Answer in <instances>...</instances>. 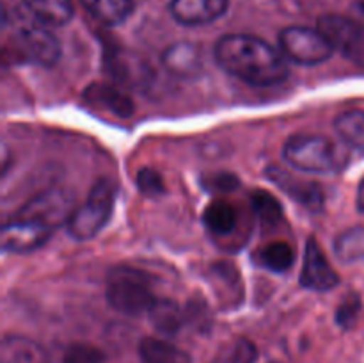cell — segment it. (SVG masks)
Here are the masks:
<instances>
[{
  "label": "cell",
  "mask_w": 364,
  "mask_h": 363,
  "mask_svg": "<svg viewBox=\"0 0 364 363\" xmlns=\"http://www.w3.org/2000/svg\"><path fill=\"white\" fill-rule=\"evenodd\" d=\"M215 60L231 77L258 88L281 84L290 77L283 53L251 34H228L217 41Z\"/></svg>",
  "instance_id": "obj_1"
},
{
  "label": "cell",
  "mask_w": 364,
  "mask_h": 363,
  "mask_svg": "<svg viewBox=\"0 0 364 363\" xmlns=\"http://www.w3.org/2000/svg\"><path fill=\"white\" fill-rule=\"evenodd\" d=\"M155 278L135 267H114L107 278V302L110 308L128 317L148 313L159 298L155 295Z\"/></svg>",
  "instance_id": "obj_2"
},
{
  "label": "cell",
  "mask_w": 364,
  "mask_h": 363,
  "mask_svg": "<svg viewBox=\"0 0 364 363\" xmlns=\"http://www.w3.org/2000/svg\"><path fill=\"white\" fill-rule=\"evenodd\" d=\"M283 159L294 169L315 174L340 173L347 155L340 146L322 135H294L283 146Z\"/></svg>",
  "instance_id": "obj_3"
},
{
  "label": "cell",
  "mask_w": 364,
  "mask_h": 363,
  "mask_svg": "<svg viewBox=\"0 0 364 363\" xmlns=\"http://www.w3.org/2000/svg\"><path fill=\"white\" fill-rule=\"evenodd\" d=\"M11 50L16 59L50 68L59 60L60 43L45 23L32 18H18L9 36Z\"/></svg>",
  "instance_id": "obj_4"
},
{
  "label": "cell",
  "mask_w": 364,
  "mask_h": 363,
  "mask_svg": "<svg viewBox=\"0 0 364 363\" xmlns=\"http://www.w3.org/2000/svg\"><path fill=\"white\" fill-rule=\"evenodd\" d=\"M116 203V185L109 178H102L92 185L87 199L78 206L68 223V233L75 241H91L112 217Z\"/></svg>",
  "instance_id": "obj_5"
},
{
  "label": "cell",
  "mask_w": 364,
  "mask_h": 363,
  "mask_svg": "<svg viewBox=\"0 0 364 363\" xmlns=\"http://www.w3.org/2000/svg\"><path fill=\"white\" fill-rule=\"evenodd\" d=\"M281 53L291 63L315 66L331 59L334 48L318 27H287L279 34Z\"/></svg>",
  "instance_id": "obj_6"
},
{
  "label": "cell",
  "mask_w": 364,
  "mask_h": 363,
  "mask_svg": "<svg viewBox=\"0 0 364 363\" xmlns=\"http://www.w3.org/2000/svg\"><path fill=\"white\" fill-rule=\"evenodd\" d=\"M73 212V194L66 189L53 187L28 199L13 217L32 221L55 231L59 226L70 223Z\"/></svg>",
  "instance_id": "obj_7"
},
{
  "label": "cell",
  "mask_w": 364,
  "mask_h": 363,
  "mask_svg": "<svg viewBox=\"0 0 364 363\" xmlns=\"http://www.w3.org/2000/svg\"><path fill=\"white\" fill-rule=\"evenodd\" d=\"M318 28L323 32L334 50L348 60L364 66V25L354 18L340 14H326L318 20Z\"/></svg>",
  "instance_id": "obj_8"
},
{
  "label": "cell",
  "mask_w": 364,
  "mask_h": 363,
  "mask_svg": "<svg viewBox=\"0 0 364 363\" xmlns=\"http://www.w3.org/2000/svg\"><path fill=\"white\" fill-rule=\"evenodd\" d=\"M338 283H340V276L331 267V263L327 262L323 249L320 248L318 242L311 237L306 242L304 260H302L301 270V285L304 288H309V290L327 292L338 287Z\"/></svg>",
  "instance_id": "obj_9"
},
{
  "label": "cell",
  "mask_w": 364,
  "mask_h": 363,
  "mask_svg": "<svg viewBox=\"0 0 364 363\" xmlns=\"http://www.w3.org/2000/svg\"><path fill=\"white\" fill-rule=\"evenodd\" d=\"M52 233V230L41 226V224L13 217L2 228V237H0L2 238V251L18 253V255L31 253L46 244Z\"/></svg>",
  "instance_id": "obj_10"
},
{
  "label": "cell",
  "mask_w": 364,
  "mask_h": 363,
  "mask_svg": "<svg viewBox=\"0 0 364 363\" xmlns=\"http://www.w3.org/2000/svg\"><path fill=\"white\" fill-rule=\"evenodd\" d=\"M228 6L230 0H171L169 11L178 23L196 27L219 20Z\"/></svg>",
  "instance_id": "obj_11"
},
{
  "label": "cell",
  "mask_w": 364,
  "mask_h": 363,
  "mask_svg": "<svg viewBox=\"0 0 364 363\" xmlns=\"http://www.w3.org/2000/svg\"><path fill=\"white\" fill-rule=\"evenodd\" d=\"M267 177L270 182L277 185L283 192H287L290 198L299 201L301 205L308 206V209H320L323 203L322 189L316 184H309V182L299 180L294 174L287 173V171L279 169V167H269L267 169Z\"/></svg>",
  "instance_id": "obj_12"
},
{
  "label": "cell",
  "mask_w": 364,
  "mask_h": 363,
  "mask_svg": "<svg viewBox=\"0 0 364 363\" xmlns=\"http://www.w3.org/2000/svg\"><path fill=\"white\" fill-rule=\"evenodd\" d=\"M84 98L91 107L105 112H112L117 117H128L134 114V102L119 88L109 84H92L84 93Z\"/></svg>",
  "instance_id": "obj_13"
},
{
  "label": "cell",
  "mask_w": 364,
  "mask_h": 363,
  "mask_svg": "<svg viewBox=\"0 0 364 363\" xmlns=\"http://www.w3.org/2000/svg\"><path fill=\"white\" fill-rule=\"evenodd\" d=\"M164 66L178 77H191L201 70V53L192 43L180 41L171 45L162 57Z\"/></svg>",
  "instance_id": "obj_14"
},
{
  "label": "cell",
  "mask_w": 364,
  "mask_h": 363,
  "mask_svg": "<svg viewBox=\"0 0 364 363\" xmlns=\"http://www.w3.org/2000/svg\"><path fill=\"white\" fill-rule=\"evenodd\" d=\"M203 224L213 237H228L238 226V214L226 199H213L203 212Z\"/></svg>",
  "instance_id": "obj_15"
},
{
  "label": "cell",
  "mask_w": 364,
  "mask_h": 363,
  "mask_svg": "<svg viewBox=\"0 0 364 363\" xmlns=\"http://www.w3.org/2000/svg\"><path fill=\"white\" fill-rule=\"evenodd\" d=\"M142 363H192L191 354L164 338L146 337L139 344Z\"/></svg>",
  "instance_id": "obj_16"
},
{
  "label": "cell",
  "mask_w": 364,
  "mask_h": 363,
  "mask_svg": "<svg viewBox=\"0 0 364 363\" xmlns=\"http://www.w3.org/2000/svg\"><path fill=\"white\" fill-rule=\"evenodd\" d=\"M80 4L96 21L109 27L123 23L134 13V0H80Z\"/></svg>",
  "instance_id": "obj_17"
},
{
  "label": "cell",
  "mask_w": 364,
  "mask_h": 363,
  "mask_svg": "<svg viewBox=\"0 0 364 363\" xmlns=\"http://www.w3.org/2000/svg\"><path fill=\"white\" fill-rule=\"evenodd\" d=\"M153 327L166 337H173L183 327L185 312L173 299L159 298L148 312Z\"/></svg>",
  "instance_id": "obj_18"
},
{
  "label": "cell",
  "mask_w": 364,
  "mask_h": 363,
  "mask_svg": "<svg viewBox=\"0 0 364 363\" xmlns=\"http://www.w3.org/2000/svg\"><path fill=\"white\" fill-rule=\"evenodd\" d=\"M45 352L23 337H6L0 345V363H46Z\"/></svg>",
  "instance_id": "obj_19"
},
{
  "label": "cell",
  "mask_w": 364,
  "mask_h": 363,
  "mask_svg": "<svg viewBox=\"0 0 364 363\" xmlns=\"http://www.w3.org/2000/svg\"><path fill=\"white\" fill-rule=\"evenodd\" d=\"M28 13L50 27H63L73 18L71 0H23Z\"/></svg>",
  "instance_id": "obj_20"
},
{
  "label": "cell",
  "mask_w": 364,
  "mask_h": 363,
  "mask_svg": "<svg viewBox=\"0 0 364 363\" xmlns=\"http://www.w3.org/2000/svg\"><path fill=\"white\" fill-rule=\"evenodd\" d=\"M256 265L272 273H287L295 263V251L288 242H269L259 248L255 255Z\"/></svg>",
  "instance_id": "obj_21"
},
{
  "label": "cell",
  "mask_w": 364,
  "mask_h": 363,
  "mask_svg": "<svg viewBox=\"0 0 364 363\" xmlns=\"http://www.w3.org/2000/svg\"><path fill=\"white\" fill-rule=\"evenodd\" d=\"M338 137L364 155V110H347L334 120Z\"/></svg>",
  "instance_id": "obj_22"
},
{
  "label": "cell",
  "mask_w": 364,
  "mask_h": 363,
  "mask_svg": "<svg viewBox=\"0 0 364 363\" xmlns=\"http://www.w3.org/2000/svg\"><path fill=\"white\" fill-rule=\"evenodd\" d=\"M109 71L112 77L121 80V84L130 85H141L148 80V68L141 66L139 60L132 59L128 53H116L110 56L109 60Z\"/></svg>",
  "instance_id": "obj_23"
},
{
  "label": "cell",
  "mask_w": 364,
  "mask_h": 363,
  "mask_svg": "<svg viewBox=\"0 0 364 363\" xmlns=\"http://www.w3.org/2000/svg\"><path fill=\"white\" fill-rule=\"evenodd\" d=\"M334 253L343 263H355L364 260V226L345 230L334 242Z\"/></svg>",
  "instance_id": "obj_24"
},
{
  "label": "cell",
  "mask_w": 364,
  "mask_h": 363,
  "mask_svg": "<svg viewBox=\"0 0 364 363\" xmlns=\"http://www.w3.org/2000/svg\"><path fill=\"white\" fill-rule=\"evenodd\" d=\"M252 210L263 230H276L283 223L281 203L267 191H256L252 194Z\"/></svg>",
  "instance_id": "obj_25"
},
{
  "label": "cell",
  "mask_w": 364,
  "mask_h": 363,
  "mask_svg": "<svg viewBox=\"0 0 364 363\" xmlns=\"http://www.w3.org/2000/svg\"><path fill=\"white\" fill-rule=\"evenodd\" d=\"M258 349L249 338H237L224 345L210 363H256Z\"/></svg>",
  "instance_id": "obj_26"
},
{
  "label": "cell",
  "mask_w": 364,
  "mask_h": 363,
  "mask_svg": "<svg viewBox=\"0 0 364 363\" xmlns=\"http://www.w3.org/2000/svg\"><path fill=\"white\" fill-rule=\"evenodd\" d=\"M137 189L146 198H159L166 192V184L159 171L151 167H142L137 173Z\"/></svg>",
  "instance_id": "obj_27"
},
{
  "label": "cell",
  "mask_w": 364,
  "mask_h": 363,
  "mask_svg": "<svg viewBox=\"0 0 364 363\" xmlns=\"http://www.w3.org/2000/svg\"><path fill=\"white\" fill-rule=\"evenodd\" d=\"M103 352L92 345L73 344L64 351L60 359L64 363H103Z\"/></svg>",
  "instance_id": "obj_28"
},
{
  "label": "cell",
  "mask_w": 364,
  "mask_h": 363,
  "mask_svg": "<svg viewBox=\"0 0 364 363\" xmlns=\"http://www.w3.org/2000/svg\"><path fill=\"white\" fill-rule=\"evenodd\" d=\"M359 312H361V299L358 294H350L340 306L336 312V322L338 326L343 330H350L358 320Z\"/></svg>",
  "instance_id": "obj_29"
},
{
  "label": "cell",
  "mask_w": 364,
  "mask_h": 363,
  "mask_svg": "<svg viewBox=\"0 0 364 363\" xmlns=\"http://www.w3.org/2000/svg\"><path fill=\"white\" fill-rule=\"evenodd\" d=\"M208 185V189L212 191H220V192H228V191H233V189L238 187V178L233 177L230 173H224V174H215V177L210 178V182H205Z\"/></svg>",
  "instance_id": "obj_30"
},
{
  "label": "cell",
  "mask_w": 364,
  "mask_h": 363,
  "mask_svg": "<svg viewBox=\"0 0 364 363\" xmlns=\"http://www.w3.org/2000/svg\"><path fill=\"white\" fill-rule=\"evenodd\" d=\"M354 20L364 25V0H358L354 4Z\"/></svg>",
  "instance_id": "obj_31"
},
{
  "label": "cell",
  "mask_w": 364,
  "mask_h": 363,
  "mask_svg": "<svg viewBox=\"0 0 364 363\" xmlns=\"http://www.w3.org/2000/svg\"><path fill=\"white\" fill-rule=\"evenodd\" d=\"M358 210L359 212H364V180L361 182V185H359L358 189Z\"/></svg>",
  "instance_id": "obj_32"
},
{
  "label": "cell",
  "mask_w": 364,
  "mask_h": 363,
  "mask_svg": "<svg viewBox=\"0 0 364 363\" xmlns=\"http://www.w3.org/2000/svg\"><path fill=\"white\" fill-rule=\"evenodd\" d=\"M46 363H64V362H63V359H59V362H50V359H48V362H46Z\"/></svg>",
  "instance_id": "obj_33"
}]
</instances>
